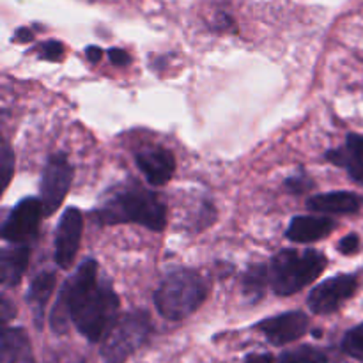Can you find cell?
<instances>
[{"mask_svg": "<svg viewBox=\"0 0 363 363\" xmlns=\"http://www.w3.org/2000/svg\"><path fill=\"white\" fill-rule=\"evenodd\" d=\"M135 162H137V167L144 174L147 183L156 184V186L165 184L176 172V158H174V155L169 149L160 147V145L138 151L135 155Z\"/></svg>", "mask_w": 363, "mask_h": 363, "instance_id": "8fae6325", "label": "cell"}, {"mask_svg": "<svg viewBox=\"0 0 363 363\" xmlns=\"http://www.w3.org/2000/svg\"><path fill=\"white\" fill-rule=\"evenodd\" d=\"M85 57H87L89 62L96 64V62H99V60H101L103 50L99 48V46H87V48H85Z\"/></svg>", "mask_w": 363, "mask_h": 363, "instance_id": "83f0119b", "label": "cell"}, {"mask_svg": "<svg viewBox=\"0 0 363 363\" xmlns=\"http://www.w3.org/2000/svg\"><path fill=\"white\" fill-rule=\"evenodd\" d=\"M269 282V268L264 264H252L241 277V293L248 303L262 300Z\"/></svg>", "mask_w": 363, "mask_h": 363, "instance_id": "e0dca14e", "label": "cell"}, {"mask_svg": "<svg viewBox=\"0 0 363 363\" xmlns=\"http://www.w3.org/2000/svg\"><path fill=\"white\" fill-rule=\"evenodd\" d=\"M55 273L43 272L30 282L27 291V303L34 314V323L39 330L43 328V318H45V308L48 300L52 298L53 289H55Z\"/></svg>", "mask_w": 363, "mask_h": 363, "instance_id": "2e32d148", "label": "cell"}, {"mask_svg": "<svg viewBox=\"0 0 363 363\" xmlns=\"http://www.w3.org/2000/svg\"><path fill=\"white\" fill-rule=\"evenodd\" d=\"M82 230H84V216L78 208H67L59 220L55 230V259L57 266L62 269L71 268L80 247Z\"/></svg>", "mask_w": 363, "mask_h": 363, "instance_id": "9c48e42d", "label": "cell"}, {"mask_svg": "<svg viewBox=\"0 0 363 363\" xmlns=\"http://www.w3.org/2000/svg\"><path fill=\"white\" fill-rule=\"evenodd\" d=\"M119 296L108 282L99 280L94 259H85L64 282L50 314L53 333H66L73 323L89 342H101L119 315Z\"/></svg>", "mask_w": 363, "mask_h": 363, "instance_id": "6da1fadb", "label": "cell"}, {"mask_svg": "<svg viewBox=\"0 0 363 363\" xmlns=\"http://www.w3.org/2000/svg\"><path fill=\"white\" fill-rule=\"evenodd\" d=\"M108 57H110V62L113 64V66H128V64L131 62V57L128 55V52H124V50L121 48H110L108 50Z\"/></svg>", "mask_w": 363, "mask_h": 363, "instance_id": "484cf974", "label": "cell"}, {"mask_svg": "<svg viewBox=\"0 0 363 363\" xmlns=\"http://www.w3.org/2000/svg\"><path fill=\"white\" fill-rule=\"evenodd\" d=\"M308 323L311 321L307 314L300 311H291L275 318L262 319L261 323H257L255 330L261 332L272 346L282 347L301 339L308 332Z\"/></svg>", "mask_w": 363, "mask_h": 363, "instance_id": "30bf717a", "label": "cell"}, {"mask_svg": "<svg viewBox=\"0 0 363 363\" xmlns=\"http://www.w3.org/2000/svg\"><path fill=\"white\" fill-rule=\"evenodd\" d=\"M43 202L41 199L27 197L18 202L11 209L9 216L2 225V238L9 243L28 245V241L35 240L41 222Z\"/></svg>", "mask_w": 363, "mask_h": 363, "instance_id": "52a82bcc", "label": "cell"}, {"mask_svg": "<svg viewBox=\"0 0 363 363\" xmlns=\"http://www.w3.org/2000/svg\"><path fill=\"white\" fill-rule=\"evenodd\" d=\"M330 357L326 351L319 350V347L308 346H298L294 350H287L277 358V363H328Z\"/></svg>", "mask_w": 363, "mask_h": 363, "instance_id": "ac0fdd59", "label": "cell"}, {"mask_svg": "<svg viewBox=\"0 0 363 363\" xmlns=\"http://www.w3.org/2000/svg\"><path fill=\"white\" fill-rule=\"evenodd\" d=\"M94 218L99 225L133 222L160 233L167 225V209L162 199L152 191L140 186H126L108 195L94 209Z\"/></svg>", "mask_w": 363, "mask_h": 363, "instance_id": "7a4b0ae2", "label": "cell"}, {"mask_svg": "<svg viewBox=\"0 0 363 363\" xmlns=\"http://www.w3.org/2000/svg\"><path fill=\"white\" fill-rule=\"evenodd\" d=\"M312 335H314V337H315V339H321L323 332H321V330H314V332H312Z\"/></svg>", "mask_w": 363, "mask_h": 363, "instance_id": "4dcf8cb0", "label": "cell"}, {"mask_svg": "<svg viewBox=\"0 0 363 363\" xmlns=\"http://www.w3.org/2000/svg\"><path fill=\"white\" fill-rule=\"evenodd\" d=\"M14 39H16L18 43H27L34 39V34H32V30L28 27H21L18 28L16 34H14Z\"/></svg>", "mask_w": 363, "mask_h": 363, "instance_id": "f1b7e54d", "label": "cell"}, {"mask_svg": "<svg viewBox=\"0 0 363 363\" xmlns=\"http://www.w3.org/2000/svg\"><path fill=\"white\" fill-rule=\"evenodd\" d=\"M39 52H41L39 53L41 59L55 62V60L62 59L64 45L60 41H57V39H48V41H45L43 45H39Z\"/></svg>", "mask_w": 363, "mask_h": 363, "instance_id": "7402d4cb", "label": "cell"}, {"mask_svg": "<svg viewBox=\"0 0 363 363\" xmlns=\"http://www.w3.org/2000/svg\"><path fill=\"white\" fill-rule=\"evenodd\" d=\"M346 149L350 152H353L354 156H360V158H363V135H357V133L347 135Z\"/></svg>", "mask_w": 363, "mask_h": 363, "instance_id": "d4e9b609", "label": "cell"}, {"mask_svg": "<svg viewBox=\"0 0 363 363\" xmlns=\"http://www.w3.org/2000/svg\"><path fill=\"white\" fill-rule=\"evenodd\" d=\"M71 181H73V167L67 162L66 155L55 152L50 156L41 174V186H39V194H41L39 199L43 202L45 216L53 215L55 209H59L69 191Z\"/></svg>", "mask_w": 363, "mask_h": 363, "instance_id": "8992f818", "label": "cell"}, {"mask_svg": "<svg viewBox=\"0 0 363 363\" xmlns=\"http://www.w3.org/2000/svg\"><path fill=\"white\" fill-rule=\"evenodd\" d=\"M335 229V222L328 216H294L286 230L287 240L296 243H314L330 236Z\"/></svg>", "mask_w": 363, "mask_h": 363, "instance_id": "7c38bea8", "label": "cell"}, {"mask_svg": "<svg viewBox=\"0 0 363 363\" xmlns=\"http://www.w3.org/2000/svg\"><path fill=\"white\" fill-rule=\"evenodd\" d=\"M312 188H314V181L307 176H293L289 177V179H286V190L289 191V194L301 195L307 194Z\"/></svg>", "mask_w": 363, "mask_h": 363, "instance_id": "603a6c76", "label": "cell"}, {"mask_svg": "<svg viewBox=\"0 0 363 363\" xmlns=\"http://www.w3.org/2000/svg\"><path fill=\"white\" fill-rule=\"evenodd\" d=\"M245 363H277V358L269 353H248Z\"/></svg>", "mask_w": 363, "mask_h": 363, "instance_id": "4316f807", "label": "cell"}, {"mask_svg": "<svg viewBox=\"0 0 363 363\" xmlns=\"http://www.w3.org/2000/svg\"><path fill=\"white\" fill-rule=\"evenodd\" d=\"M0 363H35L30 339L23 328H4L0 340Z\"/></svg>", "mask_w": 363, "mask_h": 363, "instance_id": "4fadbf2b", "label": "cell"}, {"mask_svg": "<svg viewBox=\"0 0 363 363\" xmlns=\"http://www.w3.org/2000/svg\"><path fill=\"white\" fill-rule=\"evenodd\" d=\"M30 261V247L28 245L13 243L6 247L0 255V280L6 287H14L20 284L25 269Z\"/></svg>", "mask_w": 363, "mask_h": 363, "instance_id": "5bb4252c", "label": "cell"}, {"mask_svg": "<svg viewBox=\"0 0 363 363\" xmlns=\"http://www.w3.org/2000/svg\"><path fill=\"white\" fill-rule=\"evenodd\" d=\"M342 351L347 357L354 358V360L363 362V323L354 326L350 332L344 335L342 339Z\"/></svg>", "mask_w": 363, "mask_h": 363, "instance_id": "ffe728a7", "label": "cell"}, {"mask_svg": "<svg viewBox=\"0 0 363 363\" xmlns=\"http://www.w3.org/2000/svg\"><path fill=\"white\" fill-rule=\"evenodd\" d=\"M208 296L204 279L194 269H176L155 291V307L167 321H183L201 308Z\"/></svg>", "mask_w": 363, "mask_h": 363, "instance_id": "3957f363", "label": "cell"}, {"mask_svg": "<svg viewBox=\"0 0 363 363\" xmlns=\"http://www.w3.org/2000/svg\"><path fill=\"white\" fill-rule=\"evenodd\" d=\"M358 247H360V238H358V234H347L339 243V250L346 255L354 254L358 250Z\"/></svg>", "mask_w": 363, "mask_h": 363, "instance_id": "cb8c5ba5", "label": "cell"}, {"mask_svg": "<svg viewBox=\"0 0 363 363\" xmlns=\"http://www.w3.org/2000/svg\"><path fill=\"white\" fill-rule=\"evenodd\" d=\"M13 305H11V301L7 300V298H4L2 300V321L7 323L11 318H14V314H16V311H13Z\"/></svg>", "mask_w": 363, "mask_h": 363, "instance_id": "f546056e", "label": "cell"}, {"mask_svg": "<svg viewBox=\"0 0 363 363\" xmlns=\"http://www.w3.org/2000/svg\"><path fill=\"white\" fill-rule=\"evenodd\" d=\"M152 333L151 315L145 311H133L119 315L99 344V354L105 363H124L149 340Z\"/></svg>", "mask_w": 363, "mask_h": 363, "instance_id": "5b68a950", "label": "cell"}, {"mask_svg": "<svg viewBox=\"0 0 363 363\" xmlns=\"http://www.w3.org/2000/svg\"><path fill=\"white\" fill-rule=\"evenodd\" d=\"M360 195L353 191H328V194L314 195L307 201V208L318 213H337V215H350L357 213L362 206Z\"/></svg>", "mask_w": 363, "mask_h": 363, "instance_id": "9a60e30c", "label": "cell"}, {"mask_svg": "<svg viewBox=\"0 0 363 363\" xmlns=\"http://www.w3.org/2000/svg\"><path fill=\"white\" fill-rule=\"evenodd\" d=\"M358 280L354 275H337L325 280L311 291L307 305L314 314L328 315L339 311L357 293Z\"/></svg>", "mask_w": 363, "mask_h": 363, "instance_id": "ba28073f", "label": "cell"}, {"mask_svg": "<svg viewBox=\"0 0 363 363\" xmlns=\"http://www.w3.org/2000/svg\"><path fill=\"white\" fill-rule=\"evenodd\" d=\"M326 158L332 163H335V165L346 169L347 174L351 176V179L363 184V158H360V156H354L353 152H350L344 147L332 149V151L326 152Z\"/></svg>", "mask_w": 363, "mask_h": 363, "instance_id": "d6986e66", "label": "cell"}, {"mask_svg": "<svg viewBox=\"0 0 363 363\" xmlns=\"http://www.w3.org/2000/svg\"><path fill=\"white\" fill-rule=\"evenodd\" d=\"M326 257L318 250H280L269 264V282L279 296H291L314 282L326 268Z\"/></svg>", "mask_w": 363, "mask_h": 363, "instance_id": "277c9868", "label": "cell"}, {"mask_svg": "<svg viewBox=\"0 0 363 363\" xmlns=\"http://www.w3.org/2000/svg\"><path fill=\"white\" fill-rule=\"evenodd\" d=\"M0 167H2L4 186H7L11 181V177H13V172H14V152L11 151V147L7 142H4L2 152H0Z\"/></svg>", "mask_w": 363, "mask_h": 363, "instance_id": "44dd1931", "label": "cell"}]
</instances>
